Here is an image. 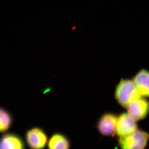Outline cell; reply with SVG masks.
I'll use <instances>...</instances> for the list:
<instances>
[{
  "label": "cell",
  "instance_id": "cell-1",
  "mask_svg": "<svg viewBox=\"0 0 149 149\" xmlns=\"http://www.w3.org/2000/svg\"><path fill=\"white\" fill-rule=\"evenodd\" d=\"M116 100L120 105L127 107L130 104L141 97V95L134 81L122 80L116 87Z\"/></svg>",
  "mask_w": 149,
  "mask_h": 149
},
{
  "label": "cell",
  "instance_id": "cell-2",
  "mask_svg": "<svg viewBox=\"0 0 149 149\" xmlns=\"http://www.w3.org/2000/svg\"><path fill=\"white\" fill-rule=\"evenodd\" d=\"M149 139L148 133L141 130L119 138L118 143L121 149H144Z\"/></svg>",
  "mask_w": 149,
  "mask_h": 149
},
{
  "label": "cell",
  "instance_id": "cell-3",
  "mask_svg": "<svg viewBox=\"0 0 149 149\" xmlns=\"http://www.w3.org/2000/svg\"><path fill=\"white\" fill-rule=\"evenodd\" d=\"M25 139L28 146L31 149H43L47 142L45 132L38 127H33L27 130Z\"/></svg>",
  "mask_w": 149,
  "mask_h": 149
},
{
  "label": "cell",
  "instance_id": "cell-4",
  "mask_svg": "<svg viewBox=\"0 0 149 149\" xmlns=\"http://www.w3.org/2000/svg\"><path fill=\"white\" fill-rule=\"evenodd\" d=\"M137 129L136 120L128 113H122L117 117L116 133L119 137L133 133Z\"/></svg>",
  "mask_w": 149,
  "mask_h": 149
},
{
  "label": "cell",
  "instance_id": "cell-5",
  "mask_svg": "<svg viewBox=\"0 0 149 149\" xmlns=\"http://www.w3.org/2000/svg\"><path fill=\"white\" fill-rule=\"evenodd\" d=\"M127 108L129 115L135 120H140L144 118L148 113L149 102L141 97L131 103Z\"/></svg>",
  "mask_w": 149,
  "mask_h": 149
},
{
  "label": "cell",
  "instance_id": "cell-6",
  "mask_svg": "<svg viewBox=\"0 0 149 149\" xmlns=\"http://www.w3.org/2000/svg\"><path fill=\"white\" fill-rule=\"evenodd\" d=\"M117 117L112 113H106L103 115L98 123V129L102 135L113 136L116 133Z\"/></svg>",
  "mask_w": 149,
  "mask_h": 149
},
{
  "label": "cell",
  "instance_id": "cell-7",
  "mask_svg": "<svg viewBox=\"0 0 149 149\" xmlns=\"http://www.w3.org/2000/svg\"><path fill=\"white\" fill-rule=\"evenodd\" d=\"M0 149H25L22 138L15 133H7L0 138Z\"/></svg>",
  "mask_w": 149,
  "mask_h": 149
},
{
  "label": "cell",
  "instance_id": "cell-8",
  "mask_svg": "<svg viewBox=\"0 0 149 149\" xmlns=\"http://www.w3.org/2000/svg\"><path fill=\"white\" fill-rule=\"evenodd\" d=\"M133 81L141 95L149 97V71L145 70L139 71Z\"/></svg>",
  "mask_w": 149,
  "mask_h": 149
},
{
  "label": "cell",
  "instance_id": "cell-9",
  "mask_svg": "<svg viewBox=\"0 0 149 149\" xmlns=\"http://www.w3.org/2000/svg\"><path fill=\"white\" fill-rule=\"evenodd\" d=\"M48 147L49 149H69L70 143L64 135L55 133L49 140Z\"/></svg>",
  "mask_w": 149,
  "mask_h": 149
},
{
  "label": "cell",
  "instance_id": "cell-10",
  "mask_svg": "<svg viewBox=\"0 0 149 149\" xmlns=\"http://www.w3.org/2000/svg\"><path fill=\"white\" fill-rule=\"evenodd\" d=\"M13 118L10 112L0 107V133L8 131L13 123Z\"/></svg>",
  "mask_w": 149,
  "mask_h": 149
}]
</instances>
